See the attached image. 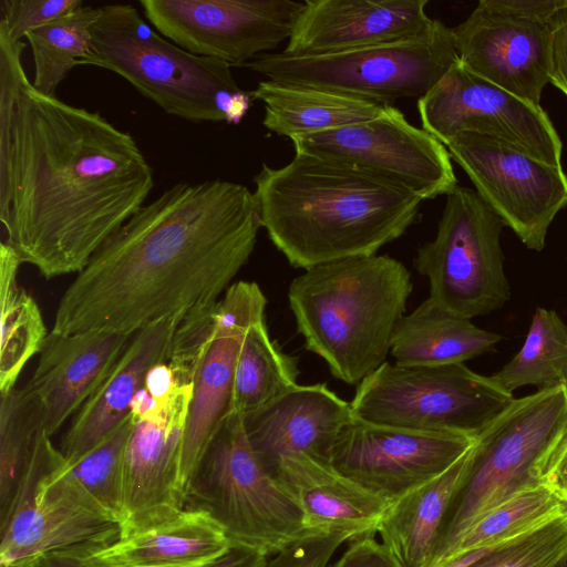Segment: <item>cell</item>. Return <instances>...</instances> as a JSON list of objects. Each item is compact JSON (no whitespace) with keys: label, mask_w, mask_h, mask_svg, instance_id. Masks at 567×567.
<instances>
[{"label":"cell","mask_w":567,"mask_h":567,"mask_svg":"<svg viewBox=\"0 0 567 567\" xmlns=\"http://www.w3.org/2000/svg\"><path fill=\"white\" fill-rule=\"evenodd\" d=\"M23 50L0 49L1 241L45 278L76 275L144 205L153 171L100 112L38 92Z\"/></svg>","instance_id":"cell-1"},{"label":"cell","mask_w":567,"mask_h":567,"mask_svg":"<svg viewBox=\"0 0 567 567\" xmlns=\"http://www.w3.org/2000/svg\"><path fill=\"white\" fill-rule=\"evenodd\" d=\"M261 227L246 186L177 183L94 252L62 293L51 331L132 336L212 307L248 261Z\"/></svg>","instance_id":"cell-2"},{"label":"cell","mask_w":567,"mask_h":567,"mask_svg":"<svg viewBox=\"0 0 567 567\" xmlns=\"http://www.w3.org/2000/svg\"><path fill=\"white\" fill-rule=\"evenodd\" d=\"M262 228L295 268L375 255L415 221L422 199L357 166L296 153L254 177Z\"/></svg>","instance_id":"cell-3"},{"label":"cell","mask_w":567,"mask_h":567,"mask_svg":"<svg viewBox=\"0 0 567 567\" xmlns=\"http://www.w3.org/2000/svg\"><path fill=\"white\" fill-rule=\"evenodd\" d=\"M412 290L409 269L375 254L306 269L290 282L288 301L307 350L354 385L385 362Z\"/></svg>","instance_id":"cell-4"},{"label":"cell","mask_w":567,"mask_h":567,"mask_svg":"<svg viewBox=\"0 0 567 567\" xmlns=\"http://www.w3.org/2000/svg\"><path fill=\"white\" fill-rule=\"evenodd\" d=\"M567 443V384L513 403L476 439L467 478L442 526L430 567H439L482 515L543 484Z\"/></svg>","instance_id":"cell-5"},{"label":"cell","mask_w":567,"mask_h":567,"mask_svg":"<svg viewBox=\"0 0 567 567\" xmlns=\"http://www.w3.org/2000/svg\"><path fill=\"white\" fill-rule=\"evenodd\" d=\"M76 65L112 71L166 113L193 122H226L241 89L230 65L193 54L156 33L132 4H105L89 51Z\"/></svg>","instance_id":"cell-6"},{"label":"cell","mask_w":567,"mask_h":567,"mask_svg":"<svg viewBox=\"0 0 567 567\" xmlns=\"http://www.w3.org/2000/svg\"><path fill=\"white\" fill-rule=\"evenodd\" d=\"M185 508L206 513L230 544L274 556L309 530L295 497L255 454L244 417L230 412L202 458Z\"/></svg>","instance_id":"cell-7"},{"label":"cell","mask_w":567,"mask_h":567,"mask_svg":"<svg viewBox=\"0 0 567 567\" xmlns=\"http://www.w3.org/2000/svg\"><path fill=\"white\" fill-rule=\"evenodd\" d=\"M193 379L167 360L147 374L131 408L120 536L166 523L185 509L181 453Z\"/></svg>","instance_id":"cell-8"},{"label":"cell","mask_w":567,"mask_h":567,"mask_svg":"<svg viewBox=\"0 0 567 567\" xmlns=\"http://www.w3.org/2000/svg\"><path fill=\"white\" fill-rule=\"evenodd\" d=\"M457 59L451 28L435 19L417 38L321 55L264 53L244 66L271 81L392 105L424 96Z\"/></svg>","instance_id":"cell-9"},{"label":"cell","mask_w":567,"mask_h":567,"mask_svg":"<svg viewBox=\"0 0 567 567\" xmlns=\"http://www.w3.org/2000/svg\"><path fill=\"white\" fill-rule=\"evenodd\" d=\"M515 400L464 363L402 367L385 361L355 389L367 421L476 439Z\"/></svg>","instance_id":"cell-10"},{"label":"cell","mask_w":567,"mask_h":567,"mask_svg":"<svg viewBox=\"0 0 567 567\" xmlns=\"http://www.w3.org/2000/svg\"><path fill=\"white\" fill-rule=\"evenodd\" d=\"M44 432L7 513L0 517V567L54 551L91 553L120 536L118 520L69 473Z\"/></svg>","instance_id":"cell-11"},{"label":"cell","mask_w":567,"mask_h":567,"mask_svg":"<svg viewBox=\"0 0 567 567\" xmlns=\"http://www.w3.org/2000/svg\"><path fill=\"white\" fill-rule=\"evenodd\" d=\"M267 299L254 281H237L213 307L193 312L177 330L193 361V396L186 420L181 485L185 494L210 442L230 413L238 353L247 329L265 319Z\"/></svg>","instance_id":"cell-12"},{"label":"cell","mask_w":567,"mask_h":567,"mask_svg":"<svg viewBox=\"0 0 567 567\" xmlns=\"http://www.w3.org/2000/svg\"><path fill=\"white\" fill-rule=\"evenodd\" d=\"M504 221L471 188L449 195L433 240L419 248L417 272L430 298L467 319L502 308L511 297L501 234Z\"/></svg>","instance_id":"cell-13"},{"label":"cell","mask_w":567,"mask_h":567,"mask_svg":"<svg viewBox=\"0 0 567 567\" xmlns=\"http://www.w3.org/2000/svg\"><path fill=\"white\" fill-rule=\"evenodd\" d=\"M416 106L422 128L444 145L462 133H475L561 166L563 143L543 107L476 75L460 59Z\"/></svg>","instance_id":"cell-14"},{"label":"cell","mask_w":567,"mask_h":567,"mask_svg":"<svg viewBox=\"0 0 567 567\" xmlns=\"http://www.w3.org/2000/svg\"><path fill=\"white\" fill-rule=\"evenodd\" d=\"M295 153L357 166L388 179L422 200L457 187L444 144L390 105L362 123L290 137Z\"/></svg>","instance_id":"cell-15"},{"label":"cell","mask_w":567,"mask_h":567,"mask_svg":"<svg viewBox=\"0 0 567 567\" xmlns=\"http://www.w3.org/2000/svg\"><path fill=\"white\" fill-rule=\"evenodd\" d=\"M445 146L505 226L528 249L543 250L551 221L567 208V175L563 166L475 133H462Z\"/></svg>","instance_id":"cell-16"},{"label":"cell","mask_w":567,"mask_h":567,"mask_svg":"<svg viewBox=\"0 0 567 567\" xmlns=\"http://www.w3.org/2000/svg\"><path fill=\"white\" fill-rule=\"evenodd\" d=\"M161 35L200 56L244 66L290 38L303 2L292 0H141Z\"/></svg>","instance_id":"cell-17"},{"label":"cell","mask_w":567,"mask_h":567,"mask_svg":"<svg viewBox=\"0 0 567 567\" xmlns=\"http://www.w3.org/2000/svg\"><path fill=\"white\" fill-rule=\"evenodd\" d=\"M474 442L465 435L373 423L353 414L340 430L328 463L392 503L445 472Z\"/></svg>","instance_id":"cell-18"},{"label":"cell","mask_w":567,"mask_h":567,"mask_svg":"<svg viewBox=\"0 0 567 567\" xmlns=\"http://www.w3.org/2000/svg\"><path fill=\"white\" fill-rule=\"evenodd\" d=\"M554 22L504 13L480 0L451 31L458 59L470 71L540 106L549 83Z\"/></svg>","instance_id":"cell-19"},{"label":"cell","mask_w":567,"mask_h":567,"mask_svg":"<svg viewBox=\"0 0 567 567\" xmlns=\"http://www.w3.org/2000/svg\"><path fill=\"white\" fill-rule=\"evenodd\" d=\"M427 0H306L282 51L306 56L343 52L425 34Z\"/></svg>","instance_id":"cell-20"},{"label":"cell","mask_w":567,"mask_h":567,"mask_svg":"<svg viewBox=\"0 0 567 567\" xmlns=\"http://www.w3.org/2000/svg\"><path fill=\"white\" fill-rule=\"evenodd\" d=\"M132 336L105 331L49 332L24 388L51 437L105 381Z\"/></svg>","instance_id":"cell-21"},{"label":"cell","mask_w":567,"mask_h":567,"mask_svg":"<svg viewBox=\"0 0 567 567\" xmlns=\"http://www.w3.org/2000/svg\"><path fill=\"white\" fill-rule=\"evenodd\" d=\"M353 414L351 403L326 383L298 384L244 417V424L255 454L272 475L280 460L289 456L328 462L340 430Z\"/></svg>","instance_id":"cell-22"},{"label":"cell","mask_w":567,"mask_h":567,"mask_svg":"<svg viewBox=\"0 0 567 567\" xmlns=\"http://www.w3.org/2000/svg\"><path fill=\"white\" fill-rule=\"evenodd\" d=\"M182 317L148 324L132 334L105 381L73 416L60 446L65 465L80 460L130 417L134 398L148 372L168 359Z\"/></svg>","instance_id":"cell-23"},{"label":"cell","mask_w":567,"mask_h":567,"mask_svg":"<svg viewBox=\"0 0 567 567\" xmlns=\"http://www.w3.org/2000/svg\"><path fill=\"white\" fill-rule=\"evenodd\" d=\"M298 502L309 530L374 535L391 502L308 455L280 460L274 474Z\"/></svg>","instance_id":"cell-24"},{"label":"cell","mask_w":567,"mask_h":567,"mask_svg":"<svg viewBox=\"0 0 567 567\" xmlns=\"http://www.w3.org/2000/svg\"><path fill=\"white\" fill-rule=\"evenodd\" d=\"M230 545L206 513L185 508L166 523L117 538L84 558L95 567H200Z\"/></svg>","instance_id":"cell-25"},{"label":"cell","mask_w":567,"mask_h":567,"mask_svg":"<svg viewBox=\"0 0 567 567\" xmlns=\"http://www.w3.org/2000/svg\"><path fill=\"white\" fill-rule=\"evenodd\" d=\"M472 458L473 446L445 472L395 499L386 509L377 533L401 567H430L447 512L467 478Z\"/></svg>","instance_id":"cell-26"},{"label":"cell","mask_w":567,"mask_h":567,"mask_svg":"<svg viewBox=\"0 0 567 567\" xmlns=\"http://www.w3.org/2000/svg\"><path fill=\"white\" fill-rule=\"evenodd\" d=\"M501 339L429 297L399 321L390 353L402 367L464 363L491 351Z\"/></svg>","instance_id":"cell-27"},{"label":"cell","mask_w":567,"mask_h":567,"mask_svg":"<svg viewBox=\"0 0 567 567\" xmlns=\"http://www.w3.org/2000/svg\"><path fill=\"white\" fill-rule=\"evenodd\" d=\"M250 96L265 105L262 125L289 138L370 121L390 106L337 91L271 80L259 82Z\"/></svg>","instance_id":"cell-28"},{"label":"cell","mask_w":567,"mask_h":567,"mask_svg":"<svg viewBox=\"0 0 567 567\" xmlns=\"http://www.w3.org/2000/svg\"><path fill=\"white\" fill-rule=\"evenodd\" d=\"M22 265L16 251L0 243V392L16 388L28 361L40 353L48 337L35 300L18 285Z\"/></svg>","instance_id":"cell-29"},{"label":"cell","mask_w":567,"mask_h":567,"mask_svg":"<svg viewBox=\"0 0 567 567\" xmlns=\"http://www.w3.org/2000/svg\"><path fill=\"white\" fill-rule=\"evenodd\" d=\"M298 359L269 336L265 319L246 331L234 374L230 412L246 417L298 385Z\"/></svg>","instance_id":"cell-30"},{"label":"cell","mask_w":567,"mask_h":567,"mask_svg":"<svg viewBox=\"0 0 567 567\" xmlns=\"http://www.w3.org/2000/svg\"><path fill=\"white\" fill-rule=\"evenodd\" d=\"M489 379L511 395L526 385L567 384V324L557 312L538 307L520 350Z\"/></svg>","instance_id":"cell-31"},{"label":"cell","mask_w":567,"mask_h":567,"mask_svg":"<svg viewBox=\"0 0 567 567\" xmlns=\"http://www.w3.org/2000/svg\"><path fill=\"white\" fill-rule=\"evenodd\" d=\"M564 513L565 504L548 486L522 491L467 527L439 567L467 551L514 540Z\"/></svg>","instance_id":"cell-32"},{"label":"cell","mask_w":567,"mask_h":567,"mask_svg":"<svg viewBox=\"0 0 567 567\" xmlns=\"http://www.w3.org/2000/svg\"><path fill=\"white\" fill-rule=\"evenodd\" d=\"M101 7L82 6L27 34L34 64V89L55 96L59 84L87 51Z\"/></svg>","instance_id":"cell-33"},{"label":"cell","mask_w":567,"mask_h":567,"mask_svg":"<svg viewBox=\"0 0 567 567\" xmlns=\"http://www.w3.org/2000/svg\"><path fill=\"white\" fill-rule=\"evenodd\" d=\"M44 432L40 406L24 386L1 393L0 517L14 499Z\"/></svg>","instance_id":"cell-34"},{"label":"cell","mask_w":567,"mask_h":567,"mask_svg":"<svg viewBox=\"0 0 567 567\" xmlns=\"http://www.w3.org/2000/svg\"><path fill=\"white\" fill-rule=\"evenodd\" d=\"M132 417L113 434L71 465L69 473L106 512L120 523L123 501L124 454Z\"/></svg>","instance_id":"cell-35"},{"label":"cell","mask_w":567,"mask_h":567,"mask_svg":"<svg viewBox=\"0 0 567 567\" xmlns=\"http://www.w3.org/2000/svg\"><path fill=\"white\" fill-rule=\"evenodd\" d=\"M567 551V513L493 550L470 567H555Z\"/></svg>","instance_id":"cell-36"},{"label":"cell","mask_w":567,"mask_h":567,"mask_svg":"<svg viewBox=\"0 0 567 567\" xmlns=\"http://www.w3.org/2000/svg\"><path fill=\"white\" fill-rule=\"evenodd\" d=\"M84 4L83 0H1L0 29L21 41L32 30L65 16Z\"/></svg>","instance_id":"cell-37"},{"label":"cell","mask_w":567,"mask_h":567,"mask_svg":"<svg viewBox=\"0 0 567 567\" xmlns=\"http://www.w3.org/2000/svg\"><path fill=\"white\" fill-rule=\"evenodd\" d=\"M355 538L350 530H313L268 558L264 567H328L341 544Z\"/></svg>","instance_id":"cell-38"},{"label":"cell","mask_w":567,"mask_h":567,"mask_svg":"<svg viewBox=\"0 0 567 567\" xmlns=\"http://www.w3.org/2000/svg\"><path fill=\"white\" fill-rule=\"evenodd\" d=\"M330 567H401L374 535H364L351 540L341 557Z\"/></svg>","instance_id":"cell-39"},{"label":"cell","mask_w":567,"mask_h":567,"mask_svg":"<svg viewBox=\"0 0 567 567\" xmlns=\"http://www.w3.org/2000/svg\"><path fill=\"white\" fill-rule=\"evenodd\" d=\"M489 8L523 19L553 22L567 0H483Z\"/></svg>","instance_id":"cell-40"},{"label":"cell","mask_w":567,"mask_h":567,"mask_svg":"<svg viewBox=\"0 0 567 567\" xmlns=\"http://www.w3.org/2000/svg\"><path fill=\"white\" fill-rule=\"evenodd\" d=\"M549 83L567 96V6L559 11L554 22Z\"/></svg>","instance_id":"cell-41"},{"label":"cell","mask_w":567,"mask_h":567,"mask_svg":"<svg viewBox=\"0 0 567 567\" xmlns=\"http://www.w3.org/2000/svg\"><path fill=\"white\" fill-rule=\"evenodd\" d=\"M268 556L243 546L231 544L221 555L200 567H264Z\"/></svg>","instance_id":"cell-42"},{"label":"cell","mask_w":567,"mask_h":567,"mask_svg":"<svg viewBox=\"0 0 567 567\" xmlns=\"http://www.w3.org/2000/svg\"><path fill=\"white\" fill-rule=\"evenodd\" d=\"M85 554L75 550L54 551L21 567H95L84 558Z\"/></svg>","instance_id":"cell-43"},{"label":"cell","mask_w":567,"mask_h":567,"mask_svg":"<svg viewBox=\"0 0 567 567\" xmlns=\"http://www.w3.org/2000/svg\"><path fill=\"white\" fill-rule=\"evenodd\" d=\"M543 484L548 486L564 504L567 503V443L546 475Z\"/></svg>","instance_id":"cell-44"},{"label":"cell","mask_w":567,"mask_h":567,"mask_svg":"<svg viewBox=\"0 0 567 567\" xmlns=\"http://www.w3.org/2000/svg\"><path fill=\"white\" fill-rule=\"evenodd\" d=\"M251 100L250 92L241 90L237 93L228 109L226 122L228 124H239L248 112Z\"/></svg>","instance_id":"cell-45"},{"label":"cell","mask_w":567,"mask_h":567,"mask_svg":"<svg viewBox=\"0 0 567 567\" xmlns=\"http://www.w3.org/2000/svg\"><path fill=\"white\" fill-rule=\"evenodd\" d=\"M555 567H567V551L564 554V556L559 559V561L556 564Z\"/></svg>","instance_id":"cell-46"},{"label":"cell","mask_w":567,"mask_h":567,"mask_svg":"<svg viewBox=\"0 0 567 567\" xmlns=\"http://www.w3.org/2000/svg\"><path fill=\"white\" fill-rule=\"evenodd\" d=\"M565 512L567 513V503L565 504Z\"/></svg>","instance_id":"cell-47"}]
</instances>
